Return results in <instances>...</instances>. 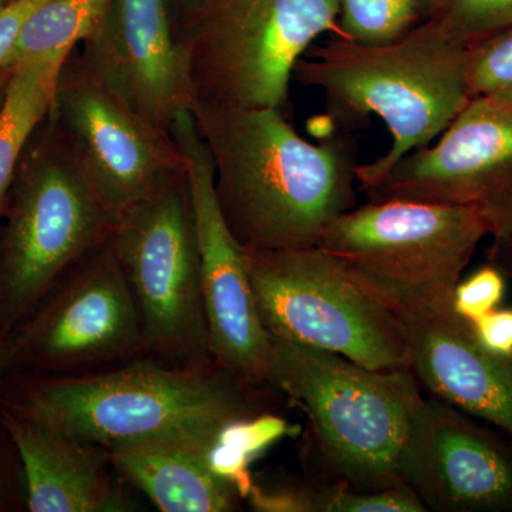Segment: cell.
I'll return each mask as SVG.
<instances>
[{"label":"cell","mask_w":512,"mask_h":512,"mask_svg":"<svg viewBox=\"0 0 512 512\" xmlns=\"http://www.w3.org/2000/svg\"><path fill=\"white\" fill-rule=\"evenodd\" d=\"M225 221L245 249L318 247L356 207L357 151L343 131L303 138L284 110L194 104Z\"/></svg>","instance_id":"6da1fadb"},{"label":"cell","mask_w":512,"mask_h":512,"mask_svg":"<svg viewBox=\"0 0 512 512\" xmlns=\"http://www.w3.org/2000/svg\"><path fill=\"white\" fill-rule=\"evenodd\" d=\"M293 79L323 93L336 126L352 130L376 116L390 131L389 151L357 167L362 192L400 158L436 141L471 99L467 47L434 20L387 45L330 36L296 63Z\"/></svg>","instance_id":"7a4b0ae2"},{"label":"cell","mask_w":512,"mask_h":512,"mask_svg":"<svg viewBox=\"0 0 512 512\" xmlns=\"http://www.w3.org/2000/svg\"><path fill=\"white\" fill-rule=\"evenodd\" d=\"M217 365L134 360L111 372L26 376L0 394L83 443L124 446L192 431L220 430L264 413L255 393Z\"/></svg>","instance_id":"3957f363"},{"label":"cell","mask_w":512,"mask_h":512,"mask_svg":"<svg viewBox=\"0 0 512 512\" xmlns=\"http://www.w3.org/2000/svg\"><path fill=\"white\" fill-rule=\"evenodd\" d=\"M272 340L268 386L309 420L318 480L360 491L399 487L397 464L423 394L410 370H375L326 350Z\"/></svg>","instance_id":"277c9868"},{"label":"cell","mask_w":512,"mask_h":512,"mask_svg":"<svg viewBox=\"0 0 512 512\" xmlns=\"http://www.w3.org/2000/svg\"><path fill=\"white\" fill-rule=\"evenodd\" d=\"M262 325L271 339L326 350L375 370H410L389 293L319 247L247 249Z\"/></svg>","instance_id":"5b68a950"},{"label":"cell","mask_w":512,"mask_h":512,"mask_svg":"<svg viewBox=\"0 0 512 512\" xmlns=\"http://www.w3.org/2000/svg\"><path fill=\"white\" fill-rule=\"evenodd\" d=\"M0 231V338L26 322L67 272L110 237L114 217L52 124L19 165Z\"/></svg>","instance_id":"8992f818"},{"label":"cell","mask_w":512,"mask_h":512,"mask_svg":"<svg viewBox=\"0 0 512 512\" xmlns=\"http://www.w3.org/2000/svg\"><path fill=\"white\" fill-rule=\"evenodd\" d=\"M322 35L339 36L336 0H204L177 35L194 104L284 110L296 63Z\"/></svg>","instance_id":"52a82bcc"},{"label":"cell","mask_w":512,"mask_h":512,"mask_svg":"<svg viewBox=\"0 0 512 512\" xmlns=\"http://www.w3.org/2000/svg\"><path fill=\"white\" fill-rule=\"evenodd\" d=\"M109 244L136 301L146 355L175 366L215 365L185 170L120 212Z\"/></svg>","instance_id":"ba28073f"},{"label":"cell","mask_w":512,"mask_h":512,"mask_svg":"<svg viewBox=\"0 0 512 512\" xmlns=\"http://www.w3.org/2000/svg\"><path fill=\"white\" fill-rule=\"evenodd\" d=\"M490 237L473 208L413 201H369L336 218L318 247L386 291L453 306L454 289Z\"/></svg>","instance_id":"9c48e42d"},{"label":"cell","mask_w":512,"mask_h":512,"mask_svg":"<svg viewBox=\"0 0 512 512\" xmlns=\"http://www.w3.org/2000/svg\"><path fill=\"white\" fill-rule=\"evenodd\" d=\"M141 353L140 315L109 239L5 342L6 372L26 376L67 375Z\"/></svg>","instance_id":"30bf717a"},{"label":"cell","mask_w":512,"mask_h":512,"mask_svg":"<svg viewBox=\"0 0 512 512\" xmlns=\"http://www.w3.org/2000/svg\"><path fill=\"white\" fill-rule=\"evenodd\" d=\"M49 117L114 218L185 170L171 133L131 110L84 69L79 56L64 64Z\"/></svg>","instance_id":"8fae6325"},{"label":"cell","mask_w":512,"mask_h":512,"mask_svg":"<svg viewBox=\"0 0 512 512\" xmlns=\"http://www.w3.org/2000/svg\"><path fill=\"white\" fill-rule=\"evenodd\" d=\"M170 133L184 157L212 360L239 382L262 389L272 340L256 308L247 249L222 214L210 151L190 110L175 117Z\"/></svg>","instance_id":"7c38bea8"},{"label":"cell","mask_w":512,"mask_h":512,"mask_svg":"<svg viewBox=\"0 0 512 512\" xmlns=\"http://www.w3.org/2000/svg\"><path fill=\"white\" fill-rule=\"evenodd\" d=\"M367 200L476 210L493 242L512 234V106L473 97L430 146L413 151L363 191Z\"/></svg>","instance_id":"4fadbf2b"},{"label":"cell","mask_w":512,"mask_h":512,"mask_svg":"<svg viewBox=\"0 0 512 512\" xmlns=\"http://www.w3.org/2000/svg\"><path fill=\"white\" fill-rule=\"evenodd\" d=\"M436 397H423L399 464L400 483L437 512H512V439Z\"/></svg>","instance_id":"5bb4252c"},{"label":"cell","mask_w":512,"mask_h":512,"mask_svg":"<svg viewBox=\"0 0 512 512\" xmlns=\"http://www.w3.org/2000/svg\"><path fill=\"white\" fill-rule=\"evenodd\" d=\"M79 60L131 110L168 133L175 117L194 106L187 55L165 0H111Z\"/></svg>","instance_id":"9a60e30c"},{"label":"cell","mask_w":512,"mask_h":512,"mask_svg":"<svg viewBox=\"0 0 512 512\" xmlns=\"http://www.w3.org/2000/svg\"><path fill=\"white\" fill-rule=\"evenodd\" d=\"M386 292L402 325L410 372L420 386L512 439V355L481 346L471 323L453 306Z\"/></svg>","instance_id":"2e32d148"},{"label":"cell","mask_w":512,"mask_h":512,"mask_svg":"<svg viewBox=\"0 0 512 512\" xmlns=\"http://www.w3.org/2000/svg\"><path fill=\"white\" fill-rule=\"evenodd\" d=\"M0 427L15 448L32 512H117L130 504L114 485L103 448L0 397Z\"/></svg>","instance_id":"e0dca14e"},{"label":"cell","mask_w":512,"mask_h":512,"mask_svg":"<svg viewBox=\"0 0 512 512\" xmlns=\"http://www.w3.org/2000/svg\"><path fill=\"white\" fill-rule=\"evenodd\" d=\"M224 429L138 441L107 454L111 467L160 511H237L244 497L211 467L212 448Z\"/></svg>","instance_id":"ac0fdd59"},{"label":"cell","mask_w":512,"mask_h":512,"mask_svg":"<svg viewBox=\"0 0 512 512\" xmlns=\"http://www.w3.org/2000/svg\"><path fill=\"white\" fill-rule=\"evenodd\" d=\"M67 60L37 57L10 67L0 107V217L30 138L52 111Z\"/></svg>","instance_id":"d6986e66"},{"label":"cell","mask_w":512,"mask_h":512,"mask_svg":"<svg viewBox=\"0 0 512 512\" xmlns=\"http://www.w3.org/2000/svg\"><path fill=\"white\" fill-rule=\"evenodd\" d=\"M251 504L269 512H424L426 508L404 485L360 491L329 481L279 477L252 481Z\"/></svg>","instance_id":"ffe728a7"},{"label":"cell","mask_w":512,"mask_h":512,"mask_svg":"<svg viewBox=\"0 0 512 512\" xmlns=\"http://www.w3.org/2000/svg\"><path fill=\"white\" fill-rule=\"evenodd\" d=\"M111 0H46L23 26L9 69L37 57L69 59L99 29Z\"/></svg>","instance_id":"44dd1931"},{"label":"cell","mask_w":512,"mask_h":512,"mask_svg":"<svg viewBox=\"0 0 512 512\" xmlns=\"http://www.w3.org/2000/svg\"><path fill=\"white\" fill-rule=\"evenodd\" d=\"M339 37L362 45L403 39L436 16L440 0H336Z\"/></svg>","instance_id":"7402d4cb"},{"label":"cell","mask_w":512,"mask_h":512,"mask_svg":"<svg viewBox=\"0 0 512 512\" xmlns=\"http://www.w3.org/2000/svg\"><path fill=\"white\" fill-rule=\"evenodd\" d=\"M468 89L512 106V26L467 45Z\"/></svg>","instance_id":"603a6c76"},{"label":"cell","mask_w":512,"mask_h":512,"mask_svg":"<svg viewBox=\"0 0 512 512\" xmlns=\"http://www.w3.org/2000/svg\"><path fill=\"white\" fill-rule=\"evenodd\" d=\"M450 39L470 45L512 26V0H440L433 19Z\"/></svg>","instance_id":"cb8c5ba5"},{"label":"cell","mask_w":512,"mask_h":512,"mask_svg":"<svg viewBox=\"0 0 512 512\" xmlns=\"http://www.w3.org/2000/svg\"><path fill=\"white\" fill-rule=\"evenodd\" d=\"M505 282L503 272L487 262L463 282H458L453 295L454 312L467 322H477L503 302Z\"/></svg>","instance_id":"d4e9b609"},{"label":"cell","mask_w":512,"mask_h":512,"mask_svg":"<svg viewBox=\"0 0 512 512\" xmlns=\"http://www.w3.org/2000/svg\"><path fill=\"white\" fill-rule=\"evenodd\" d=\"M46 0H9L0 8V72L9 69V60L23 26Z\"/></svg>","instance_id":"484cf974"},{"label":"cell","mask_w":512,"mask_h":512,"mask_svg":"<svg viewBox=\"0 0 512 512\" xmlns=\"http://www.w3.org/2000/svg\"><path fill=\"white\" fill-rule=\"evenodd\" d=\"M471 326L485 349L498 355H512V309H494Z\"/></svg>","instance_id":"4316f807"},{"label":"cell","mask_w":512,"mask_h":512,"mask_svg":"<svg viewBox=\"0 0 512 512\" xmlns=\"http://www.w3.org/2000/svg\"><path fill=\"white\" fill-rule=\"evenodd\" d=\"M487 258L490 264L503 272L505 278L512 281V234L501 241L493 242L487 251Z\"/></svg>","instance_id":"83f0119b"},{"label":"cell","mask_w":512,"mask_h":512,"mask_svg":"<svg viewBox=\"0 0 512 512\" xmlns=\"http://www.w3.org/2000/svg\"><path fill=\"white\" fill-rule=\"evenodd\" d=\"M10 76V69H5L0 72V107H2L3 100H5L6 89H8Z\"/></svg>","instance_id":"f1b7e54d"},{"label":"cell","mask_w":512,"mask_h":512,"mask_svg":"<svg viewBox=\"0 0 512 512\" xmlns=\"http://www.w3.org/2000/svg\"><path fill=\"white\" fill-rule=\"evenodd\" d=\"M6 373L5 363V342L0 338V383H2V377Z\"/></svg>","instance_id":"f546056e"},{"label":"cell","mask_w":512,"mask_h":512,"mask_svg":"<svg viewBox=\"0 0 512 512\" xmlns=\"http://www.w3.org/2000/svg\"><path fill=\"white\" fill-rule=\"evenodd\" d=\"M2 488V464H0V505H2L3 500Z\"/></svg>","instance_id":"4dcf8cb0"},{"label":"cell","mask_w":512,"mask_h":512,"mask_svg":"<svg viewBox=\"0 0 512 512\" xmlns=\"http://www.w3.org/2000/svg\"><path fill=\"white\" fill-rule=\"evenodd\" d=\"M9 0H0V8H2L3 5H6V3H8Z\"/></svg>","instance_id":"1f68e13d"},{"label":"cell","mask_w":512,"mask_h":512,"mask_svg":"<svg viewBox=\"0 0 512 512\" xmlns=\"http://www.w3.org/2000/svg\"><path fill=\"white\" fill-rule=\"evenodd\" d=\"M202 2H204V0H197V9L200 8Z\"/></svg>","instance_id":"d6a6232c"}]
</instances>
